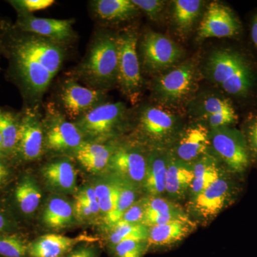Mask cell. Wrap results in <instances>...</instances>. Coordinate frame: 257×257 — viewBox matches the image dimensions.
Wrapping results in <instances>:
<instances>
[{"label":"cell","mask_w":257,"mask_h":257,"mask_svg":"<svg viewBox=\"0 0 257 257\" xmlns=\"http://www.w3.org/2000/svg\"><path fill=\"white\" fill-rule=\"evenodd\" d=\"M3 54V47H2L1 42H0V55Z\"/></svg>","instance_id":"cell-48"},{"label":"cell","mask_w":257,"mask_h":257,"mask_svg":"<svg viewBox=\"0 0 257 257\" xmlns=\"http://www.w3.org/2000/svg\"><path fill=\"white\" fill-rule=\"evenodd\" d=\"M239 30L240 24L232 11L221 3L213 2L208 6L199 25L198 37L207 39L232 37Z\"/></svg>","instance_id":"cell-14"},{"label":"cell","mask_w":257,"mask_h":257,"mask_svg":"<svg viewBox=\"0 0 257 257\" xmlns=\"http://www.w3.org/2000/svg\"><path fill=\"white\" fill-rule=\"evenodd\" d=\"M251 34L253 43L257 47V15L253 19L252 25H251Z\"/></svg>","instance_id":"cell-45"},{"label":"cell","mask_w":257,"mask_h":257,"mask_svg":"<svg viewBox=\"0 0 257 257\" xmlns=\"http://www.w3.org/2000/svg\"><path fill=\"white\" fill-rule=\"evenodd\" d=\"M40 109L23 108L20 111L18 146L14 157L34 161L44 150V132Z\"/></svg>","instance_id":"cell-11"},{"label":"cell","mask_w":257,"mask_h":257,"mask_svg":"<svg viewBox=\"0 0 257 257\" xmlns=\"http://www.w3.org/2000/svg\"><path fill=\"white\" fill-rule=\"evenodd\" d=\"M111 229L109 237L111 247L126 240L147 241L148 237V227L143 224H128L119 221Z\"/></svg>","instance_id":"cell-32"},{"label":"cell","mask_w":257,"mask_h":257,"mask_svg":"<svg viewBox=\"0 0 257 257\" xmlns=\"http://www.w3.org/2000/svg\"><path fill=\"white\" fill-rule=\"evenodd\" d=\"M145 209L142 224L147 227L188 217L179 205L160 196L145 199Z\"/></svg>","instance_id":"cell-21"},{"label":"cell","mask_w":257,"mask_h":257,"mask_svg":"<svg viewBox=\"0 0 257 257\" xmlns=\"http://www.w3.org/2000/svg\"><path fill=\"white\" fill-rule=\"evenodd\" d=\"M117 34L96 30L82 61L69 73V77L87 87L105 91L117 84Z\"/></svg>","instance_id":"cell-2"},{"label":"cell","mask_w":257,"mask_h":257,"mask_svg":"<svg viewBox=\"0 0 257 257\" xmlns=\"http://www.w3.org/2000/svg\"><path fill=\"white\" fill-rule=\"evenodd\" d=\"M9 4L14 8L17 13H29L46 10L55 3L54 0H11Z\"/></svg>","instance_id":"cell-37"},{"label":"cell","mask_w":257,"mask_h":257,"mask_svg":"<svg viewBox=\"0 0 257 257\" xmlns=\"http://www.w3.org/2000/svg\"><path fill=\"white\" fill-rule=\"evenodd\" d=\"M206 116L215 114H236L234 108L226 99L218 96H210L203 103Z\"/></svg>","instance_id":"cell-36"},{"label":"cell","mask_w":257,"mask_h":257,"mask_svg":"<svg viewBox=\"0 0 257 257\" xmlns=\"http://www.w3.org/2000/svg\"><path fill=\"white\" fill-rule=\"evenodd\" d=\"M77 199H81V200L88 203L94 215H96L100 213V209H99L94 187H86V188L83 189L79 193Z\"/></svg>","instance_id":"cell-40"},{"label":"cell","mask_w":257,"mask_h":257,"mask_svg":"<svg viewBox=\"0 0 257 257\" xmlns=\"http://www.w3.org/2000/svg\"><path fill=\"white\" fill-rule=\"evenodd\" d=\"M1 56H2V55H0V57H1Z\"/></svg>","instance_id":"cell-50"},{"label":"cell","mask_w":257,"mask_h":257,"mask_svg":"<svg viewBox=\"0 0 257 257\" xmlns=\"http://www.w3.org/2000/svg\"><path fill=\"white\" fill-rule=\"evenodd\" d=\"M113 150L102 143L84 141L74 152L77 160L91 172H99L109 165Z\"/></svg>","instance_id":"cell-24"},{"label":"cell","mask_w":257,"mask_h":257,"mask_svg":"<svg viewBox=\"0 0 257 257\" xmlns=\"http://www.w3.org/2000/svg\"><path fill=\"white\" fill-rule=\"evenodd\" d=\"M89 9L96 20L106 23L127 21L140 10L133 0H94L89 2Z\"/></svg>","instance_id":"cell-20"},{"label":"cell","mask_w":257,"mask_h":257,"mask_svg":"<svg viewBox=\"0 0 257 257\" xmlns=\"http://www.w3.org/2000/svg\"><path fill=\"white\" fill-rule=\"evenodd\" d=\"M177 126V117L170 111L156 106H147L140 111L139 127L145 136L162 143L170 138Z\"/></svg>","instance_id":"cell-16"},{"label":"cell","mask_w":257,"mask_h":257,"mask_svg":"<svg viewBox=\"0 0 257 257\" xmlns=\"http://www.w3.org/2000/svg\"><path fill=\"white\" fill-rule=\"evenodd\" d=\"M196 225L189 217L148 227L149 248H172L183 241L194 231Z\"/></svg>","instance_id":"cell-17"},{"label":"cell","mask_w":257,"mask_h":257,"mask_svg":"<svg viewBox=\"0 0 257 257\" xmlns=\"http://www.w3.org/2000/svg\"><path fill=\"white\" fill-rule=\"evenodd\" d=\"M106 97L105 91L84 87L70 77L62 82L59 92V101L64 114L74 121L106 102Z\"/></svg>","instance_id":"cell-9"},{"label":"cell","mask_w":257,"mask_h":257,"mask_svg":"<svg viewBox=\"0 0 257 257\" xmlns=\"http://www.w3.org/2000/svg\"><path fill=\"white\" fill-rule=\"evenodd\" d=\"M138 42V33L133 29L117 34V84L122 94L133 103L138 101L143 86Z\"/></svg>","instance_id":"cell-4"},{"label":"cell","mask_w":257,"mask_h":257,"mask_svg":"<svg viewBox=\"0 0 257 257\" xmlns=\"http://www.w3.org/2000/svg\"><path fill=\"white\" fill-rule=\"evenodd\" d=\"M64 257H99L97 250L91 246H77Z\"/></svg>","instance_id":"cell-41"},{"label":"cell","mask_w":257,"mask_h":257,"mask_svg":"<svg viewBox=\"0 0 257 257\" xmlns=\"http://www.w3.org/2000/svg\"><path fill=\"white\" fill-rule=\"evenodd\" d=\"M122 102H104L74 121L86 142L99 143L110 138L123 124L126 115Z\"/></svg>","instance_id":"cell-5"},{"label":"cell","mask_w":257,"mask_h":257,"mask_svg":"<svg viewBox=\"0 0 257 257\" xmlns=\"http://www.w3.org/2000/svg\"><path fill=\"white\" fill-rule=\"evenodd\" d=\"M42 174L51 188L69 192L75 187L77 172L68 160H56L47 164L42 169Z\"/></svg>","instance_id":"cell-23"},{"label":"cell","mask_w":257,"mask_h":257,"mask_svg":"<svg viewBox=\"0 0 257 257\" xmlns=\"http://www.w3.org/2000/svg\"><path fill=\"white\" fill-rule=\"evenodd\" d=\"M113 257H143L150 250L147 241L126 240L111 247Z\"/></svg>","instance_id":"cell-35"},{"label":"cell","mask_w":257,"mask_h":257,"mask_svg":"<svg viewBox=\"0 0 257 257\" xmlns=\"http://www.w3.org/2000/svg\"><path fill=\"white\" fill-rule=\"evenodd\" d=\"M74 211L76 215L80 219H87L94 215L89 205L80 199H76L75 204H74Z\"/></svg>","instance_id":"cell-42"},{"label":"cell","mask_w":257,"mask_h":257,"mask_svg":"<svg viewBox=\"0 0 257 257\" xmlns=\"http://www.w3.org/2000/svg\"><path fill=\"white\" fill-rule=\"evenodd\" d=\"M140 62L150 72L170 68L179 62L182 52L175 42L155 32L144 35L140 45Z\"/></svg>","instance_id":"cell-8"},{"label":"cell","mask_w":257,"mask_h":257,"mask_svg":"<svg viewBox=\"0 0 257 257\" xmlns=\"http://www.w3.org/2000/svg\"><path fill=\"white\" fill-rule=\"evenodd\" d=\"M2 157H0V185L4 183L7 177L9 175V170H8L7 165H5L4 161L1 158Z\"/></svg>","instance_id":"cell-44"},{"label":"cell","mask_w":257,"mask_h":257,"mask_svg":"<svg viewBox=\"0 0 257 257\" xmlns=\"http://www.w3.org/2000/svg\"><path fill=\"white\" fill-rule=\"evenodd\" d=\"M170 156L162 152L152 153L147 158L144 186L151 196L159 197L165 192L166 177Z\"/></svg>","instance_id":"cell-25"},{"label":"cell","mask_w":257,"mask_h":257,"mask_svg":"<svg viewBox=\"0 0 257 257\" xmlns=\"http://www.w3.org/2000/svg\"><path fill=\"white\" fill-rule=\"evenodd\" d=\"M74 211L70 203L65 199L53 198L49 201L44 211V222L52 229H62L72 222Z\"/></svg>","instance_id":"cell-28"},{"label":"cell","mask_w":257,"mask_h":257,"mask_svg":"<svg viewBox=\"0 0 257 257\" xmlns=\"http://www.w3.org/2000/svg\"><path fill=\"white\" fill-rule=\"evenodd\" d=\"M2 156H4V155H3V145H2V144L0 143V157Z\"/></svg>","instance_id":"cell-47"},{"label":"cell","mask_w":257,"mask_h":257,"mask_svg":"<svg viewBox=\"0 0 257 257\" xmlns=\"http://www.w3.org/2000/svg\"><path fill=\"white\" fill-rule=\"evenodd\" d=\"M74 19L57 20L37 18L29 13H17L15 25L24 32H30L68 46L77 38L74 31Z\"/></svg>","instance_id":"cell-12"},{"label":"cell","mask_w":257,"mask_h":257,"mask_svg":"<svg viewBox=\"0 0 257 257\" xmlns=\"http://www.w3.org/2000/svg\"><path fill=\"white\" fill-rule=\"evenodd\" d=\"M194 178L193 164L170 157L166 177L165 192L174 199H182L189 192Z\"/></svg>","instance_id":"cell-22"},{"label":"cell","mask_w":257,"mask_h":257,"mask_svg":"<svg viewBox=\"0 0 257 257\" xmlns=\"http://www.w3.org/2000/svg\"><path fill=\"white\" fill-rule=\"evenodd\" d=\"M248 142L250 150L257 155V121L253 122L248 127Z\"/></svg>","instance_id":"cell-43"},{"label":"cell","mask_w":257,"mask_h":257,"mask_svg":"<svg viewBox=\"0 0 257 257\" xmlns=\"http://www.w3.org/2000/svg\"><path fill=\"white\" fill-rule=\"evenodd\" d=\"M9 225V221L3 213L0 212V231H3L8 229Z\"/></svg>","instance_id":"cell-46"},{"label":"cell","mask_w":257,"mask_h":257,"mask_svg":"<svg viewBox=\"0 0 257 257\" xmlns=\"http://www.w3.org/2000/svg\"><path fill=\"white\" fill-rule=\"evenodd\" d=\"M207 71L213 82L231 95L247 94L254 81L247 62L239 54L229 50L213 52L207 60Z\"/></svg>","instance_id":"cell-3"},{"label":"cell","mask_w":257,"mask_h":257,"mask_svg":"<svg viewBox=\"0 0 257 257\" xmlns=\"http://www.w3.org/2000/svg\"><path fill=\"white\" fill-rule=\"evenodd\" d=\"M193 167L194 178L189 190L192 198L202 192L224 174L217 160L208 154L193 163Z\"/></svg>","instance_id":"cell-26"},{"label":"cell","mask_w":257,"mask_h":257,"mask_svg":"<svg viewBox=\"0 0 257 257\" xmlns=\"http://www.w3.org/2000/svg\"><path fill=\"white\" fill-rule=\"evenodd\" d=\"M20 119V113L0 109V135L4 156L14 157L18 146Z\"/></svg>","instance_id":"cell-27"},{"label":"cell","mask_w":257,"mask_h":257,"mask_svg":"<svg viewBox=\"0 0 257 257\" xmlns=\"http://www.w3.org/2000/svg\"><path fill=\"white\" fill-rule=\"evenodd\" d=\"M119 180L111 181L98 184L94 187L100 213L104 218L114 209L119 192Z\"/></svg>","instance_id":"cell-33"},{"label":"cell","mask_w":257,"mask_h":257,"mask_svg":"<svg viewBox=\"0 0 257 257\" xmlns=\"http://www.w3.org/2000/svg\"><path fill=\"white\" fill-rule=\"evenodd\" d=\"M210 147L209 132L202 124L193 125L184 131L175 148L176 158L193 164L207 155Z\"/></svg>","instance_id":"cell-19"},{"label":"cell","mask_w":257,"mask_h":257,"mask_svg":"<svg viewBox=\"0 0 257 257\" xmlns=\"http://www.w3.org/2000/svg\"><path fill=\"white\" fill-rule=\"evenodd\" d=\"M18 207L24 214L35 212L40 205L42 192L35 180L30 177H24L15 191Z\"/></svg>","instance_id":"cell-29"},{"label":"cell","mask_w":257,"mask_h":257,"mask_svg":"<svg viewBox=\"0 0 257 257\" xmlns=\"http://www.w3.org/2000/svg\"><path fill=\"white\" fill-rule=\"evenodd\" d=\"M42 119L44 147L51 152L64 153L76 151L84 142L82 134L74 122L67 119L54 103L47 104Z\"/></svg>","instance_id":"cell-6"},{"label":"cell","mask_w":257,"mask_h":257,"mask_svg":"<svg viewBox=\"0 0 257 257\" xmlns=\"http://www.w3.org/2000/svg\"><path fill=\"white\" fill-rule=\"evenodd\" d=\"M196 70L192 62H187L161 76L154 91L160 100L177 103L190 94L195 84Z\"/></svg>","instance_id":"cell-13"},{"label":"cell","mask_w":257,"mask_h":257,"mask_svg":"<svg viewBox=\"0 0 257 257\" xmlns=\"http://www.w3.org/2000/svg\"><path fill=\"white\" fill-rule=\"evenodd\" d=\"M234 195V184L223 174L209 187L192 198L191 211L201 220H211L229 205Z\"/></svg>","instance_id":"cell-10"},{"label":"cell","mask_w":257,"mask_h":257,"mask_svg":"<svg viewBox=\"0 0 257 257\" xmlns=\"http://www.w3.org/2000/svg\"><path fill=\"white\" fill-rule=\"evenodd\" d=\"M29 243L16 235H0V257H29Z\"/></svg>","instance_id":"cell-34"},{"label":"cell","mask_w":257,"mask_h":257,"mask_svg":"<svg viewBox=\"0 0 257 257\" xmlns=\"http://www.w3.org/2000/svg\"><path fill=\"white\" fill-rule=\"evenodd\" d=\"M145 199L135 202L125 211L119 221L128 224H142L145 216Z\"/></svg>","instance_id":"cell-38"},{"label":"cell","mask_w":257,"mask_h":257,"mask_svg":"<svg viewBox=\"0 0 257 257\" xmlns=\"http://www.w3.org/2000/svg\"><path fill=\"white\" fill-rule=\"evenodd\" d=\"M131 185L125 181H119V192L114 209L104 218V222L109 227L112 228L121 219L125 211L135 202L136 192Z\"/></svg>","instance_id":"cell-31"},{"label":"cell","mask_w":257,"mask_h":257,"mask_svg":"<svg viewBox=\"0 0 257 257\" xmlns=\"http://www.w3.org/2000/svg\"><path fill=\"white\" fill-rule=\"evenodd\" d=\"M202 2L199 0H177L174 2V19L182 32L189 31L199 16Z\"/></svg>","instance_id":"cell-30"},{"label":"cell","mask_w":257,"mask_h":257,"mask_svg":"<svg viewBox=\"0 0 257 257\" xmlns=\"http://www.w3.org/2000/svg\"><path fill=\"white\" fill-rule=\"evenodd\" d=\"M147 162V159L138 149L117 147L111 154L108 167L125 182L136 184L144 183Z\"/></svg>","instance_id":"cell-15"},{"label":"cell","mask_w":257,"mask_h":257,"mask_svg":"<svg viewBox=\"0 0 257 257\" xmlns=\"http://www.w3.org/2000/svg\"><path fill=\"white\" fill-rule=\"evenodd\" d=\"M2 143H3V138H2L1 135H0V143L2 144Z\"/></svg>","instance_id":"cell-49"},{"label":"cell","mask_w":257,"mask_h":257,"mask_svg":"<svg viewBox=\"0 0 257 257\" xmlns=\"http://www.w3.org/2000/svg\"><path fill=\"white\" fill-rule=\"evenodd\" d=\"M139 10H143L152 20H157L163 10L165 2L160 0H133Z\"/></svg>","instance_id":"cell-39"},{"label":"cell","mask_w":257,"mask_h":257,"mask_svg":"<svg viewBox=\"0 0 257 257\" xmlns=\"http://www.w3.org/2000/svg\"><path fill=\"white\" fill-rule=\"evenodd\" d=\"M94 240L83 235L69 237L61 234H45L29 243L28 255L29 257H64L79 243Z\"/></svg>","instance_id":"cell-18"},{"label":"cell","mask_w":257,"mask_h":257,"mask_svg":"<svg viewBox=\"0 0 257 257\" xmlns=\"http://www.w3.org/2000/svg\"><path fill=\"white\" fill-rule=\"evenodd\" d=\"M2 56L8 60L6 78L18 89L23 108L40 109L44 96L63 67L67 45L24 32L0 20Z\"/></svg>","instance_id":"cell-1"},{"label":"cell","mask_w":257,"mask_h":257,"mask_svg":"<svg viewBox=\"0 0 257 257\" xmlns=\"http://www.w3.org/2000/svg\"><path fill=\"white\" fill-rule=\"evenodd\" d=\"M210 147L216 156L234 173H242L249 165V152L246 139L239 130L229 126L209 132Z\"/></svg>","instance_id":"cell-7"}]
</instances>
